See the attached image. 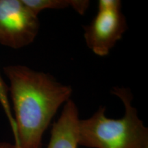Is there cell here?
<instances>
[{
    "label": "cell",
    "instance_id": "6da1fadb",
    "mask_svg": "<svg viewBox=\"0 0 148 148\" xmlns=\"http://www.w3.org/2000/svg\"><path fill=\"white\" fill-rule=\"evenodd\" d=\"M14 112V144L42 148V136L59 108L71 99L73 89L53 75L21 64L3 67Z\"/></svg>",
    "mask_w": 148,
    "mask_h": 148
},
{
    "label": "cell",
    "instance_id": "7a4b0ae2",
    "mask_svg": "<svg viewBox=\"0 0 148 148\" xmlns=\"http://www.w3.org/2000/svg\"><path fill=\"white\" fill-rule=\"evenodd\" d=\"M112 94L119 97L125 108L120 119L106 116L100 106L90 117L79 120L78 145L88 148H148V128L132 106L133 95L125 87H113Z\"/></svg>",
    "mask_w": 148,
    "mask_h": 148
},
{
    "label": "cell",
    "instance_id": "3957f363",
    "mask_svg": "<svg viewBox=\"0 0 148 148\" xmlns=\"http://www.w3.org/2000/svg\"><path fill=\"white\" fill-rule=\"evenodd\" d=\"M121 8L119 0H99L97 14L88 25L84 26L85 42L95 54L108 55L127 29Z\"/></svg>",
    "mask_w": 148,
    "mask_h": 148
},
{
    "label": "cell",
    "instance_id": "277c9868",
    "mask_svg": "<svg viewBox=\"0 0 148 148\" xmlns=\"http://www.w3.org/2000/svg\"><path fill=\"white\" fill-rule=\"evenodd\" d=\"M40 29L38 16L22 0H0V44L21 49L32 44Z\"/></svg>",
    "mask_w": 148,
    "mask_h": 148
},
{
    "label": "cell",
    "instance_id": "5b68a950",
    "mask_svg": "<svg viewBox=\"0 0 148 148\" xmlns=\"http://www.w3.org/2000/svg\"><path fill=\"white\" fill-rule=\"evenodd\" d=\"M79 120L77 105L69 99L64 104L58 121L53 123L47 148H77Z\"/></svg>",
    "mask_w": 148,
    "mask_h": 148
},
{
    "label": "cell",
    "instance_id": "8992f818",
    "mask_svg": "<svg viewBox=\"0 0 148 148\" xmlns=\"http://www.w3.org/2000/svg\"><path fill=\"white\" fill-rule=\"evenodd\" d=\"M23 3L34 14L47 9L61 10L71 7L79 14H84L89 8L88 0H22Z\"/></svg>",
    "mask_w": 148,
    "mask_h": 148
},
{
    "label": "cell",
    "instance_id": "52a82bcc",
    "mask_svg": "<svg viewBox=\"0 0 148 148\" xmlns=\"http://www.w3.org/2000/svg\"><path fill=\"white\" fill-rule=\"evenodd\" d=\"M9 88L7 86L6 83L3 80L0 73V103L4 110L7 117L10 121V125L12 127V132H14L15 130V124H14V117L12 116V111H11L10 103L9 101Z\"/></svg>",
    "mask_w": 148,
    "mask_h": 148
},
{
    "label": "cell",
    "instance_id": "ba28073f",
    "mask_svg": "<svg viewBox=\"0 0 148 148\" xmlns=\"http://www.w3.org/2000/svg\"><path fill=\"white\" fill-rule=\"evenodd\" d=\"M0 148H18L15 144L8 142H0Z\"/></svg>",
    "mask_w": 148,
    "mask_h": 148
}]
</instances>
